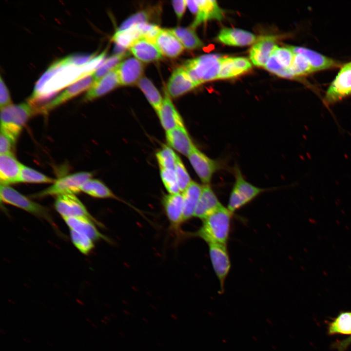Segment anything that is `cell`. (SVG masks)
Instances as JSON below:
<instances>
[{
  "label": "cell",
  "mask_w": 351,
  "mask_h": 351,
  "mask_svg": "<svg viewBox=\"0 0 351 351\" xmlns=\"http://www.w3.org/2000/svg\"><path fill=\"white\" fill-rule=\"evenodd\" d=\"M329 335H351V312H342L331 321L328 327Z\"/></svg>",
  "instance_id": "4dcf8cb0"
},
{
  "label": "cell",
  "mask_w": 351,
  "mask_h": 351,
  "mask_svg": "<svg viewBox=\"0 0 351 351\" xmlns=\"http://www.w3.org/2000/svg\"><path fill=\"white\" fill-rule=\"evenodd\" d=\"M241 75L237 68L233 58H221L218 79H224L234 78Z\"/></svg>",
  "instance_id": "74e56055"
},
{
  "label": "cell",
  "mask_w": 351,
  "mask_h": 351,
  "mask_svg": "<svg viewBox=\"0 0 351 351\" xmlns=\"http://www.w3.org/2000/svg\"><path fill=\"white\" fill-rule=\"evenodd\" d=\"M208 245L211 263L222 290L231 268V261L227 245L212 243Z\"/></svg>",
  "instance_id": "8fae6325"
},
{
  "label": "cell",
  "mask_w": 351,
  "mask_h": 351,
  "mask_svg": "<svg viewBox=\"0 0 351 351\" xmlns=\"http://www.w3.org/2000/svg\"><path fill=\"white\" fill-rule=\"evenodd\" d=\"M54 206L62 218L85 216L92 220L96 224L102 226V224L88 212L83 204L75 194H66L57 195Z\"/></svg>",
  "instance_id": "30bf717a"
},
{
  "label": "cell",
  "mask_w": 351,
  "mask_h": 351,
  "mask_svg": "<svg viewBox=\"0 0 351 351\" xmlns=\"http://www.w3.org/2000/svg\"><path fill=\"white\" fill-rule=\"evenodd\" d=\"M277 45L272 37H264L259 39L251 47L250 58L257 66H264Z\"/></svg>",
  "instance_id": "cb8c5ba5"
},
{
  "label": "cell",
  "mask_w": 351,
  "mask_h": 351,
  "mask_svg": "<svg viewBox=\"0 0 351 351\" xmlns=\"http://www.w3.org/2000/svg\"><path fill=\"white\" fill-rule=\"evenodd\" d=\"M197 86L182 67L173 71L167 84V93L170 97L176 98Z\"/></svg>",
  "instance_id": "4fadbf2b"
},
{
  "label": "cell",
  "mask_w": 351,
  "mask_h": 351,
  "mask_svg": "<svg viewBox=\"0 0 351 351\" xmlns=\"http://www.w3.org/2000/svg\"><path fill=\"white\" fill-rule=\"evenodd\" d=\"M235 182L230 193L227 208L232 213L247 205L267 189L254 186L244 178L239 168L234 167Z\"/></svg>",
  "instance_id": "277c9868"
},
{
  "label": "cell",
  "mask_w": 351,
  "mask_h": 351,
  "mask_svg": "<svg viewBox=\"0 0 351 351\" xmlns=\"http://www.w3.org/2000/svg\"><path fill=\"white\" fill-rule=\"evenodd\" d=\"M217 40L227 45L243 46L255 42L254 35L240 29L224 28L219 32Z\"/></svg>",
  "instance_id": "603a6c76"
},
{
  "label": "cell",
  "mask_w": 351,
  "mask_h": 351,
  "mask_svg": "<svg viewBox=\"0 0 351 351\" xmlns=\"http://www.w3.org/2000/svg\"><path fill=\"white\" fill-rule=\"evenodd\" d=\"M127 56L128 54L124 52L115 54L105 59L95 72V82L115 68Z\"/></svg>",
  "instance_id": "e575fe53"
},
{
  "label": "cell",
  "mask_w": 351,
  "mask_h": 351,
  "mask_svg": "<svg viewBox=\"0 0 351 351\" xmlns=\"http://www.w3.org/2000/svg\"><path fill=\"white\" fill-rule=\"evenodd\" d=\"M166 137L171 147L186 156L195 146L184 126L167 131Z\"/></svg>",
  "instance_id": "7402d4cb"
},
{
  "label": "cell",
  "mask_w": 351,
  "mask_h": 351,
  "mask_svg": "<svg viewBox=\"0 0 351 351\" xmlns=\"http://www.w3.org/2000/svg\"><path fill=\"white\" fill-rule=\"evenodd\" d=\"M233 213L222 206L203 219L202 226L195 235L212 243L227 245L229 239Z\"/></svg>",
  "instance_id": "7a4b0ae2"
},
{
  "label": "cell",
  "mask_w": 351,
  "mask_h": 351,
  "mask_svg": "<svg viewBox=\"0 0 351 351\" xmlns=\"http://www.w3.org/2000/svg\"><path fill=\"white\" fill-rule=\"evenodd\" d=\"M143 65L136 58L121 61L118 65V75L121 85H131L137 83L142 78Z\"/></svg>",
  "instance_id": "e0dca14e"
},
{
  "label": "cell",
  "mask_w": 351,
  "mask_h": 351,
  "mask_svg": "<svg viewBox=\"0 0 351 351\" xmlns=\"http://www.w3.org/2000/svg\"><path fill=\"white\" fill-rule=\"evenodd\" d=\"M151 11L148 10L138 12L126 19L117 30H125L135 25L147 23L151 19Z\"/></svg>",
  "instance_id": "ab89813d"
},
{
  "label": "cell",
  "mask_w": 351,
  "mask_h": 351,
  "mask_svg": "<svg viewBox=\"0 0 351 351\" xmlns=\"http://www.w3.org/2000/svg\"><path fill=\"white\" fill-rule=\"evenodd\" d=\"M288 71L294 78L307 76L314 72L306 58L298 53H295Z\"/></svg>",
  "instance_id": "836d02e7"
},
{
  "label": "cell",
  "mask_w": 351,
  "mask_h": 351,
  "mask_svg": "<svg viewBox=\"0 0 351 351\" xmlns=\"http://www.w3.org/2000/svg\"><path fill=\"white\" fill-rule=\"evenodd\" d=\"M0 196L3 202L42 218L56 227L47 208L29 199L9 185L0 184Z\"/></svg>",
  "instance_id": "5b68a950"
},
{
  "label": "cell",
  "mask_w": 351,
  "mask_h": 351,
  "mask_svg": "<svg viewBox=\"0 0 351 351\" xmlns=\"http://www.w3.org/2000/svg\"><path fill=\"white\" fill-rule=\"evenodd\" d=\"M70 228L88 236L93 240L99 239L107 240L108 238L97 229L94 222L85 216H71L63 218Z\"/></svg>",
  "instance_id": "484cf974"
},
{
  "label": "cell",
  "mask_w": 351,
  "mask_h": 351,
  "mask_svg": "<svg viewBox=\"0 0 351 351\" xmlns=\"http://www.w3.org/2000/svg\"><path fill=\"white\" fill-rule=\"evenodd\" d=\"M70 230V236L72 242L82 254H87L94 248L93 240L87 235L77 231Z\"/></svg>",
  "instance_id": "8d00e7d4"
},
{
  "label": "cell",
  "mask_w": 351,
  "mask_h": 351,
  "mask_svg": "<svg viewBox=\"0 0 351 351\" xmlns=\"http://www.w3.org/2000/svg\"><path fill=\"white\" fill-rule=\"evenodd\" d=\"M15 142L3 132L0 133V154H4L11 153V149Z\"/></svg>",
  "instance_id": "f6af8a7d"
},
{
  "label": "cell",
  "mask_w": 351,
  "mask_h": 351,
  "mask_svg": "<svg viewBox=\"0 0 351 351\" xmlns=\"http://www.w3.org/2000/svg\"><path fill=\"white\" fill-rule=\"evenodd\" d=\"M129 49L135 58L142 62H152L163 58L155 42L144 37L136 39Z\"/></svg>",
  "instance_id": "5bb4252c"
},
{
  "label": "cell",
  "mask_w": 351,
  "mask_h": 351,
  "mask_svg": "<svg viewBox=\"0 0 351 351\" xmlns=\"http://www.w3.org/2000/svg\"><path fill=\"white\" fill-rule=\"evenodd\" d=\"M56 179L45 175L31 168L22 165L20 182L29 183H54Z\"/></svg>",
  "instance_id": "d6a6232c"
},
{
  "label": "cell",
  "mask_w": 351,
  "mask_h": 351,
  "mask_svg": "<svg viewBox=\"0 0 351 351\" xmlns=\"http://www.w3.org/2000/svg\"><path fill=\"white\" fill-rule=\"evenodd\" d=\"M92 176V173L90 172H81L65 176L56 179L50 187L32 196L42 197L48 195L77 194L81 192V186L85 181L91 178Z\"/></svg>",
  "instance_id": "8992f818"
},
{
  "label": "cell",
  "mask_w": 351,
  "mask_h": 351,
  "mask_svg": "<svg viewBox=\"0 0 351 351\" xmlns=\"http://www.w3.org/2000/svg\"><path fill=\"white\" fill-rule=\"evenodd\" d=\"M197 10L195 17L191 27L195 29L199 24L208 20H220L224 17V13L217 2L213 0H195Z\"/></svg>",
  "instance_id": "d4e9b609"
},
{
  "label": "cell",
  "mask_w": 351,
  "mask_h": 351,
  "mask_svg": "<svg viewBox=\"0 0 351 351\" xmlns=\"http://www.w3.org/2000/svg\"><path fill=\"white\" fill-rule=\"evenodd\" d=\"M160 169L175 170L178 156L168 146H164L156 154Z\"/></svg>",
  "instance_id": "d590c367"
},
{
  "label": "cell",
  "mask_w": 351,
  "mask_h": 351,
  "mask_svg": "<svg viewBox=\"0 0 351 351\" xmlns=\"http://www.w3.org/2000/svg\"><path fill=\"white\" fill-rule=\"evenodd\" d=\"M196 174L204 185L209 184L214 174L222 168L217 160L210 158L194 146L188 156Z\"/></svg>",
  "instance_id": "9c48e42d"
},
{
  "label": "cell",
  "mask_w": 351,
  "mask_h": 351,
  "mask_svg": "<svg viewBox=\"0 0 351 351\" xmlns=\"http://www.w3.org/2000/svg\"><path fill=\"white\" fill-rule=\"evenodd\" d=\"M22 165L12 152L0 154V184L9 185L20 182Z\"/></svg>",
  "instance_id": "7c38bea8"
},
{
  "label": "cell",
  "mask_w": 351,
  "mask_h": 351,
  "mask_svg": "<svg viewBox=\"0 0 351 351\" xmlns=\"http://www.w3.org/2000/svg\"><path fill=\"white\" fill-rule=\"evenodd\" d=\"M202 189V186L192 181L182 192L183 212L184 221L194 216Z\"/></svg>",
  "instance_id": "4316f807"
},
{
  "label": "cell",
  "mask_w": 351,
  "mask_h": 351,
  "mask_svg": "<svg viewBox=\"0 0 351 351\" xmlns=\"http://www.w3.org/2000/svg\"><path fill=\"white\" fill-rule=\"evenodd\" d=\"M172 3L178 19L180 20L185 11L187 6L186 0H173Z\"/></svg>",
  "instance_id": "7dc6e473"
},
{
  "label": "cell",
  "mask_w": 351,
  "mask_h": 351,
  "mask_svg": "<svg viewBox=\"0 0 351 351\" xmlns=\"http://www.w3.org/2000/svg\"><path fill=\"white\" fill-rule=\"evenodd\" d=\"M41 114L40 106L30 101L12 104L0 109V131L15 143L23 126L33 116Z\"/></svg>",
  "instance_id": "6da1fadb"
},
{
  "label": "cell",
  "mask_w": 351,
  "mask_h": 351,
  "mask_svg": "<svg viewBox=\"0 0 351 351\" xmlns=\"http://www.w3.org/2000/svg\"><path fill=\"white\" fill-rule=\"evenodd\" d=\"M154 42L163 56L169 58L178 57L184 47L169 29H160Z\"/></svg>",
  "instance_id": "ac0fdd59"
},
{
  "label": "cell",
  "mask_w": 351,
  "mask_h": 351,
  "mask_svg": "<svg viewBox=\"0 0 351 351\" xmlns=\"http://www.w3.org/2000/svg\"><path fill=\"white\" fill-rule=\"evenodd\" d=\"M169 30L187 49H196L203 46V42L191 27H176Z\"/></svg>",
  "instance_id": "83f0119b"
},
{
  "label": "cell",
  "mask_w": 351,
  "mask_h": 351,
  "mask_svg": "<svg viewBox=\"0 0 351 351\" xmlns=\"http://www.w3.org/2000/svg\"><path fill=\"white\" fill-rule=\"evenodd\" d=\"M351 96V64H343L331 82L323 98V103L328 107Z\"/></svg>",
  "instance_id": "52a82bcc"
},
{
  "label": "cell",
  "mask_w": 351,
  "mask_h": 351,
  "mask_svg": "<svg viewBox=\"0 0 351 351\" xmlns=\"http://www.w3.org/2000/svg\"><path fill=\"white\" fill-rule=\"evenodd\" d=\"M141 37L142 34L140 30L137 25H135L125 30H117L113 36L112 40L117 46L126 49H129Z\"/></svg>",
  "instance_id": "1f68e13d"
},
{
  "label": "cell",
  "mask_w": 351,
  "mask_h": 351,
  "mask_svg": "<svg viewBox=\"0 0 351 351\" xmlns=\"http://www.w3.org/2000/svg\"><path fill=\"white\" fill-rule=\"evenodd\" d=\"M175 171L180 191L183 192L192 181L184 165L178 156L176 164Z\"/></svg>",
  "instance_id": "b9f144b4"
},
{
  "label": "cell",
  "mask_w": 351,
  "mask_h": 351,
  "mask_svg": "<svg viewBox=\"0 0 351 351\" xmlns=\"http://www.w3.org/2000/svg\"><path fill=\"white\" fill-rule=\"evenodd\" d=\"M95 72H92L73 82L55 98L40 106L41 114H46L51 110L90 89L95 81Z\"/></svg>",
  "instance_id": "ba28073f"
},
{
  "label": "cell",
  "mask_w": 351,
  "mask_h": 351,
  "mask_svg": "<svg viewBox=\"0 0 351 351\" xmlns=\"http://www.w3.org/2000/svg\"><path fill=\"white\" fill-rule=\"evenodd\" d=\"M157 114L162 126L166 131L184 126L181 116L166 92L165 93L162 106Z\"/></svg>",
  "instance_id": "44dd1931"
},
{
  "label": "cell",
  "mask_w": 351,
  "mask_h": 351,
  "mask_svg": "<svg viewBox=\"0 0 351 351\" xmlns=\"http://www.w3.org/2000/svg\"><path fill=\"white\" fill-rule=\"evenodd\" d=\"M272 54L275 56L284 68L288 70L292 62L295 53L289 46L281 47L276 46Z\"/></svg>",
  "instance_id": "60d3db41"
},
{
  "label": "cell",
  "mask_w": 351,
  "mask_h": 351,
  "mask_svg": "<svg viewBox=\"0 0 351 351\" xmlns=\"http://www.w3.org/2000/svg\"><path fill=\"white\" fill-rule=\"evenodd\" d=\"M294 53L302 55L308 60L313 72L342 66L339 61L312 49L300 46H289Z\"/></svg>",
  "instance_id": "2e32d148"
},
{
  "label": "cell",
  "mask_w": 351,
  "mask_h": 351,
  "mask_svg": "<svg viewBox=\"0 0 351 351\" xmlns=\"http://www.w3.org/2000/svg\"><path fill=\"white\" fill-rule=\"evenodd\" d=\"M351 344V336L347 338L334 343L332 347L337 351H345L347 348Z\"/></svg>",
  "instance_id": "c3c4849f"
},
{
  "label": "cell",
  "mask_w": 351,
  "mask_h": 351,
  "mask_svg": "<svg viewBox=\"0 0 351 351\" xmlns=\"http://www.w3.org/2000/svg\"><path fill=\"white\" fill-rule=\"evenodd\" d=\"M222 206L210 185L204 184L194 216L203 220Z\"/></svg>",
  "instance_id": "d6986e66"
},
{
  "label": "cell",
  "mask_w": 351,
  "mask_h": 351,
  "mask_svg": "<svg viewBox=\"0 0 351 351\" xmlns=\"http://www.w3.org/2000/svg\"><path fill=\"white\" fill-rule=\"evenodd\" d=\"M266 69L276 75L287 78H294L288 69L284 68L273 54L270 57L264 66Z\"/></svg>",
  "instance_id": "7bdbcfd3"
},
{
  "label": "cell",
  "mask_w": 351,
  "mask_h": 351,
  "mask_svg": "<svg viewBox=\"0 0 351 351\" xmlns=\"http://www.w3.org/2000/svg\"><path fill=\"white\" fill-rule=\"evenodd\" d=\"M350 63H351V62H350Z\"/></svg>",
  "instance_id": "681fc988"
},
{
  "label": "cell",
  "mask_w": 351,
  "mask_h": 351,
  "mask_svg": "<svg viewBox=\"0 0 351 351\" xmlns=\"http://www.w3.org/2000/svg\"><path fill=\"white\" fill-rule=\"evenodd\" d=\"M160 176L166 189L170 194L179 193L175 170L160 169Z\"/></svg>",
  "instance_id": "f35d334b"
},
{
  "label": "cell",
  "mask_w": 351,
  "mask_h": 351,
  "mask_svg": "<svg viewBox=\"0 0 351 351\" xmlns=\"http://www.w3.org/2000/svg\"><path fill=\"white\" fill-rule=\"evenodd\" d=\"M81 191L94 197L118 199L112 191L98 179L90 178L87 180L81 186Z\"/></svg>",
  "instance_id": "f1b7e54d"
},
{
  "label": "cell",
  "mask_w": 351,
  "mask_h": 351,
  "mask_svg": "<svg viewBox=\"0 0 351 351\" xmlns=\"http://www.w3.org/2000/svg\"><path fill=\"white\" fill-rule=\"evenodd\" d=\"M233 59L236 67L242 74L251 69L252 64L247 58L236 57L233 58Z\"/></svg>",
  "instance_id": "bcb514c9"
},
{
  "label": "cell",
  "mask_w": 351,
  "mask_h": 351,
  "mask_svg": "<svg viewBox=\"0 0 351 351\" xmlns=\"http://www.w3.org/2000/svg\"><path fill=\"white\" fill-rule=\"evenodd\" d=\"M162 203L171 227L174 229H178L184 221L182 194L167 195L163 197Z\"/></svg>",
  "instance_id": "ffe728a7"
},
{
  "label": "cell",
  "mask_w": 351,
  "mask_h": 351,
  "mask_svg": "<svg viewBox=\"0 0 351 351\" xmlns=\"http://www.w3.org/2000/svg\"><path fill=\"white\" fill-rule=\"evenodd\" d=\"M12 100L10 93L2 79L1 76L0 78V109L12 104Z\"/></svg>",
  "instance_id": "ee69618b"
},
{
  "label": "cell",
  "mask_w": 351,
  "mask_h": 351,
  "mask_svg": "<svg viewBox=\"0 0 351 351\" xmlns=\"http://www.w3.org/2000/svg\"><path fill=\"white\" fill-rule=\"evenodd\" d=\"M118 65L101 79L94 82L84 96V101H90L99 98L120 85L118 75Z\"/></svg>",
  "instance_id": "9a60e30c"
},
{
  "label": "cell",
  "mask_w": 351,
  "mask_h": 351,
  "mask_svg": "<svg viewBox=\"0 0 351 351\" xmlns=\"http://www.w3.org/2000/svg\"><path fill=\"white\" fill-rule=\"evenodd\" d=\"M221 58L217 55H204L187 60L182 67L198 86L217 78Z\"/></svg>",
  "instance_id": "3957f363"
},
{
  "label": "cell",
  "mask_w": 351,
  "mask_h": 351,
  "mask_svg": "<svg viewBox=\"0 0 351 351\" xmlns=\"http://www.w3.org/2000/svg\"><path fill=\"white\" fill-rule=\"evenodd\" d=\"M137 85L143 92L157 113L160 110L163 100L158 90L152 82L146 77H142L137 82Z\"/></svg>",
  "instance_id": "f546056e"
}]
</instances>
